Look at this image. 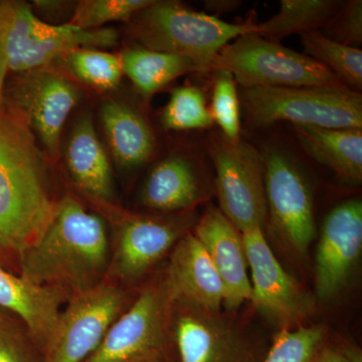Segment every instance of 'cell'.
Listing matches in <instances>:
<instances>
[{
  "label": "cell",
  "mask_w": 362,
  "mask_h": 362,
  "mask_svg": "<svg viewBox=\"0 0 362 362\" xmlns=\"http://www.w3.org/2000/svg\"><path fill=\"white\" fill-rule=\"evenodd\" d=\"M101 119L112 154L123 168H134L148 161L156 148L152 131L139 114L127 105L106 100Z\"/></svg>",
  "instance_id": "cell-22"
},
{
  "label": "cell",
  "mask_w": 362,
  "mask_h": 362,
  "mask_svg": "<svg viewBox=\"0 0 362 362\" xmlns=\"http://www.w3.org/2000/svg\"><path fill=\"white\" fill-rule=\"evenodd\" d=\"M0 362H45V356L20 319L0 309Z\"/></svg>",
  "instance_id": "cell-31"
},
{
  "label": "cell",
  "mask_w": 362,
  "mask_h": 362,
  "mask_svg": "<svg viewBox=\"0 0 362 362\" xmlns=\"http://www.w3.org/2000/svg\"><path fill=\"white\" fill-rule=\"evenodd\" d=\"M312 362H362V359L352 347L326 346L324 343Z\"/></svg>",
  "instance_id": "cell-33"
},
{
  "label": "cell",
  "mask_w": 362,
  "mask_h": 362,
  "mask_svg": "<svg viewBox=\"0 0 362 362\" xmlns=\"http://www.w3.org/2000/svg\"><path fill=\"white\" fill-rule=\"evenodd\" d=\"M173 303L163 278L146 286L83 362H147L175 356Z\"/></svg>",
  "instance_id": "cell-8"
},
{
  "label": "cell",
  "mask_w": 362,
  "mask_h": 362,
  "mask_svg": "<svg viewBox=\"0 0 362 362\" xmlns=\"http://www.w3.org/2000/svg\"><path fill=\"white\" fill-rule=\"evenodd\" d=\"M130 21L133 37L144 49L185 57L199 71L211 70L214 59L230 40L258 32L254 16L244 23H228L175 1H153Z\"/></svg>",
  "instance_id": "cell-3"
},
{
  "label": "cell",
  "mask_w": 362,
  "mask_h": 362,
  "mask_svg": "<svg viewBox=\"0 0 362 362\" xmlns=\"http://www.w3.org/2000/svg\"><path fill=\"white\" fill-rule=\"evenodd\" d=\"M214 82L211 115L220 126L223 138L230 143L240 142V109L237 82L230 71L214 70Z\"/></svg>",
  "instance_id": "cell-29"
},
{
  "label": "cell",
  "mask_w": 362,
  "mask_h": 362,
  "mask_svg": "<svg viewBox=\"0 0 362 362\" xmlns=\"http://www.w3.org/2000/svg\"><path fill=\"white\" fill-rule=\"evenodd\" d=\"M147 362H176L175 356L165 357V358L156 359V361Z\"/></svg>",
  "instance_id": "cell-36"
},
{
  "label": "cell",
  "mask_w": 362,
  "mask_h": 362,
  "mask_svg": "<svg viewBox=\"0 0 362 362\" xmlns=\"http://www.w3.org/2000/svg\"><path fill=\"white\" fill-rule=\"evenodd\" d=\"M250 122L265 127L281 121L330 129H362V96L349 88H243Z\"/></svg>",
  "instance_id": "cell-6"
},
{
  "label": "cell",
  "mask_w": 362,
  "mask_h": 362,
  "mask_svg": "<svg viewBox=\"0 0 362 362\" xmlns=\"http://www.w3.org/2000/svg\"><path fill=\"white\" fill-rule=\"evenodd\" d=\"M323 33L329 39L356 47L362 42V1L342 2L337 14L325 26Z\"/></svg>",
  "instance_id": "cell-32"
},
{
  "label": "cell",
  "mask_w": 362,
  "mask_h": 362,
  "mask_svg": "<svg viewBox=\"0 0 362 362\" xmlns=\"http://www.w3.org/2000/svg\"><path fill=\"white\" fill-rule=\"evenodd\" d=\"M202 199V185L194 165L181 156L168 157L156 164L141 192L144 206L163 214L192 211Z\"/></svg>",
  "instance_id": "cell-20"
},
{
  "label": "cell",
  "mask_w": 362,
  "mask_h": 362,
  "mask_svg": "<svg viewBox=\"0 0 362 362\" xmlns=\"http://www.w3.org/2000/svg\"><path fill=\"white\" fill-rule=\"evenodd\" d=\"M362 250V204L354 199L335 207L324 221L316 251L315 292L323 301L346 284Z\"/></svg>",
  "instance_id": "cell-15"
},
{
  "label": "cell",
  "mask_w": 362,
  "mask_h": 362,
  "mask_svg": "<svg viewBox=\"0 0 362 362\" xmlns=\"http://www.w3.org/2000/svg\"><path fill=\"white\" fill-rule=\"evenodd\" d=\"M66 161L71 180L87 199L113 202L110 162L90 117L81 119L74 128Z\"/></svg>",
  "instance_id": "cell-19"
},
{
  "label": "cell",
  "mask_w": 362,
  "mask_h": 362,
  "mask_svg": "<svg viewBox=\"0 0 362 362\" xmlns=\"http://www.w3.org/2000/svg\"><path fill=\"white\" fill-rule=\"evenodd\" d=\"M209 152L221 213L240 233L263 228L268 213L262 156L247 143L233 144L225 138L211 140Z\"/></svg>",
  "instance_id": "cell-11"
},
{
  "label": "cell",
  "mask_w": 362,
  "mask_h": 362,
  "mask_svg": "<svg viewBox=\"0 0 362 362\" xmlns=\"http://www.w3.org/2000/svg\"><path fill=\"white\" fill-rule=\"evenodd\" d=\"M163 280L173 304L221 311L223 282L194 233L183 235L173 247Z\"/></svg>",
  "instance_id": "cell-17"
},
{
  "label": "cell",
  "mask_w": 362,
  "mask_h": 362,
  "mask_svg": "<svg viewBox=\"0 0 362 362\" xmlns=\"http://www.w3.org/2000/svg\"><path fill=\"white\" fill-rule=\"evenodd\" d=\"M161 120L165 129L176 131L206 129L214 123L204 93L194 86H183L173 90Z\"/></svg>",
  "instance_id": "cell-27"
},
{
  "label": "cell",
  "mask_w": 362,
  "mask_h": 362,
  "mask_svg": "<svg viewBox=\"0 0 362 362\" xmlns=\"http://www.w3.org/2000/svg\"><path fill=\"white\" fill-rule=\"evenodd\" d=\"M300 35L306 56L325 66L349 89L356 92L361 89V49L335 42L319 30Z\"/></svg>",
  "instance_id": "cell-25"
},
{
  "label": "cell",
  "mask_w": 362,
  "mask_h": 362,
  "mask_svg": "<svg viewBox=\"0 0 362 362\" xmlns=\"http://www.w3.org/2000/svg\"><path fill=\"white\" fill-rule=\"evenodd\" d=\"M89 201L113 230L107 279L119 284H131L145 277L199 220L192 211L142 214L125 211L113 202Z\"/></svg>",
  "instance_id": "cell-4"
},
{
  "label": "cell",
  "mask_w": 362,
  "mask_h": 362,
  "mask_svg": "<svg viewBox=\"0 0 362 362\" xmlns=\"http://www.w3.org/2000/svg\"><path fill=\"white\" fill-rule=\"evenodd\" d=\"M123 71L145 98H149L176 78L199 69L192 59L137 47L121 54Z\"/></svg>",
  "instance_id": "cell-23"
},
{
  "label": "cell",
  "mask_w": 362,
  "mask_h": 362,
  "mask_svg": "<svg viewBox=\"0 0 362 362\" xmlns=\"http://www.w3.org/2000/svg\"><path fill=\"white\" fill-rule=\"evenodd\" d=\"M211 70L230 71L243 88H349L315 59L256 33L226 45Z\"/></svg>",
  "instance_id": "cell-7"
},
{
  "label": "cell",
  "mask_w": 362,
  "mask_h": 362,
  "mask_svg": "<svg viewBox=\"0 0 362 362\" xmlns=\"http://www.w3.org/2000/svg\"><path fill=\"white\" fill-rule=\"evenodd\" d=\"M132 301L127 290L110 279L71 296L45 349V362L84 361Z\"/></svg>",
  "instance_id": "cell-9"
},
{
  "label": "cell",
  "mask_w": 362,
  "mask_h": 362,
  "mask_svg": "<svg viewBox=\"0 0 362 362\" xmlns=\"http://www.w3.org/2000/svg\"><path fill=\"white\" fill-rule=\"evenodd\" d=\"M0 40L8 71L21 75L45 68L77 47H114L118 35L112 28L82 30L69 23L49 25L37 18L28 4L0 1Z\"/></svg>",
  "instance_id": "cell-5"
},
{
  "label": "cell",
  "mask_w": 362,
  "mask_h": 362,
  "mask_svg": "<svg viewBox=\"0 0 362 362\" xmlns=\"http://www.w3.org/2000/svg\"><path fill=\"white\" fill-rule=\"evenodd\" d=\"M9 106L37 133L52 161L59 158L64 126L80 100L78 88L68 78L49 69L18 75Z\"/></svg>",
  "instance_id": "cell-14"
},
{
  "label": "cell",
  "mask_w": 362,
  "mask_h": 362,
  "mask_svg": "<svg viewBox=\"0 0 362 362\" xmlns=\"http://www.w3.org/2000/svg\"><path fill=\"white\" fill-rule=\"evenodd\" d=\"M325 337L321 326L282 328L262 362H312L325 343Z\"/></svg>",
  "instance_id": "cell-28"
},
{
  "label": "cell",
  "mask_w": 362,
  "mask_h": 362,
  "mask_svg": "<svg viewBox=\"0 0 362 362\" xmlns=\"http://www.w3.org/2000/svg\"><path fill=\"white\" fill-rule=\"evenodd\" d=\"M57 204L32 129L4 102L0 108V255L18 259L49 225Z\"/></svg>",
  "instance_id": "cell-2"
},
{
  "label": "cell",
  "mask_w": 362,
  "mask_h": 362,
  "mask_svg": "<svg viewBox=\"0 0 362 362\" xmlns=\"http://www.w3.org/2000/svg\"><path fill=\"white\" fill-rule=\"evenodd\" d=\"M207 11L216 14L230 13L240 6V1L233 0H211L204 2Z\"/></svg>",
  "instance_id": "cell-34"
},
{
  "label": "cell",
  "mask_w": 362,
  "mask_h": 362,
  "mask_svg": "<svg viewBox=\"0 0 362 362\" xmlns=\"http://www.w3.org/2000/svg\"><path fill=\"white\" fill-rule=\"evenodd\" d=\"M337 0H282L280 11L265 23H258L257 35L278 42L293 33L325 28L341 6Z\"/></svg>",
  "instance_id": "cell-24"
},
{
  "label": "cell",
  "mask_w": 362,
  "mask_h": 362,
  "mask_svg": "<svg viewBox=\"0 0 362 362\" xmlns=\"http://www.w3.org/2000/svg\"><path fill=\"white\" fill-rule=\"evenodd\" d=\"M194 235L202 243L223 285V306L235 310L251 301L252 285L242 233L216 206L199 218Z\"/></svg>",
  "instance_id": "cell-16"
},
{
  "label": "cell",
  "mask_w": 362,
  "mask_h": 362,
  "mask_svg": "<svg viewBox=\"0 0 362 362\" xmlns=\"http://www.w3.org/2000/svg\"><path fill=\"white\" fill-rule=\"evenodd\" d=\"M152 4L151 0H84L78 2L69 23L82 30H98L111 21H130Z\"/></svg>",
  "instance_id": "cell-30"
},
{
  "label": "cell",
  "mask_w": 362,
  "mask_h": 362,
  "mask_svg": "<svg viewBox=\"0 0 362 362\" xmlns=\"http://www.w3.org/2000/svg\"><path fill=\"white\" fill-rule=\"evenodd\" d=\"M8 66H7V59L6 52H4V45L0 40V108L4 105V86H6V80L7 74H8Z\"/></svg>",
  "instance_id": "cell-35"
},
{
  "label": "cell",
  "mask_w": 362,
  "mask_h": 362,
  "mask_svg": "<svg viewBox=\"0 0 362 362\" xmlns=\"http://www.w3.org/2000/svg\"><path fill=\"white\" fill-rule=\"evenodd\" d=\"M242 237L255 307L284 328H291L310 316L314 310L313 300L276 258L263 228L245 230Z\"/></svg>",
  "instance_id": "cell-13"
},
{
  "label": "cell",
  "mask_w": 362,
  "mask_h": 362,
  "mask_svg": "<svg viewBox=\"0 0 362 362\" xmlns=\"http://www.w3.org/2000/svg\"><path fill=\"white\" fill-rule=\"evenodd\" d=\"M68 295L58 288L42 286L7 271L0 262V309L25 324L44 354Z\"/></svg>",
  "instance_id": "cell-18"
},
{
  "label": "cell",
  "mask_w": 362,
  "mask_h": 362,
  "mask_svg": "<svg viewBox=\"0 0 362 362\" xmlns=\"http://www.w3.org/2000/svg\"><path fill=\"white\" fill-rule=\"evenodd\" d=\"M294 130L300 145L312 158L332 169L349 183L361 182V129L294 125Z\"/></svg>",
  "instance_id": "cell-21"
},
{
  "label": "cell",
  "mask_w": 362,
  "mask_h": 362,
  "mask_svg": "<svg viewBox=\"0 0 362 362\" xmlns=\"http://www.w3.org/2000/svg\"><path fill=\"white\" fill-rule=\"evenodd\" d=\"M63 58L71 75L95 90L115 89L124 75L121 54L77 47L66 52Z\"/></svg>",
  "instance_id": "cell-26"
},
{
  "label": "cell",
  "mask_w": 362,
  "mask_h": 362,
  "mask_svg": "<svg viewBox=\"0 0 362 362\" xmlns=\"http://www.w3.org/2000/svg\"><path fill=\"white\" fill-rule=\"evenodd\" d=\"M110 257L104 218L66 195L42 235L21 252L18 264L21 276L58 288L70 299L106 280Z\"/></svg>",
  "instance_id": "cell-1"
},
{
  "label": "cell",
  "mask_w": 362,
  "mask_h": 362,
  "mask_svg": "<svg viewBox=\"0 0 362 362\" xmlns=\"http://www.w3.org/2000/svg\"><path fill=\"white\" fill-rule=\"evenodd\" d=\"M171 337L176 362H262L261 342L221 313L173 304Z\"/></svg>",
  "instance_id": "cell-10"
},
{
  "label": "cell",
  "mask_w": 362,
  "mask_h": 362,
  "mask_svg": "<svg viewBox=\"0 0 362 362\" xmlns=\"http://www.w3.org/2000/svg\"><path fill=\"white\" fill-rule=\"evenodd\" d=\"M267 213L274 230L293 251L305 256L315 237L310 187L291 159L277 150L262 157Z\"/></svg>",
  "instance_id": "cell-12"
}]
</instances>
